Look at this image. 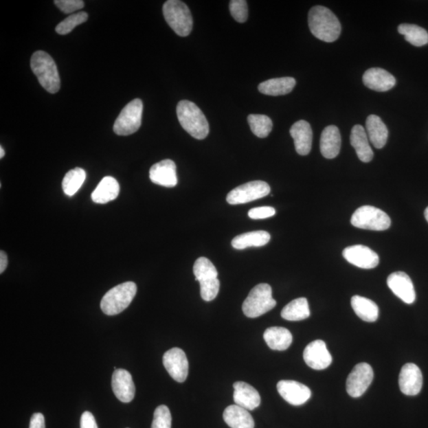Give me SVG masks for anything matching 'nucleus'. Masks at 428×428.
<instances>
[{"label": "nucleus", "mask_w": 428, "mask_h": 428, "mask_svg": "<svg viewBox=\"0 0 428 428\" xmlns=\"http://www.w3.org/2000/svg\"><path fill=\"white\" fill-rule=\"evenodd\" d=\"M369 140L376 148H383L388 140V128L377 115H370L365 122Z\"/></svg>", "instance_id": "27"}, {"label": "nucleus", "mask_w": 428, "mask_h": 428, "mask_svg": "<svg viewBox=\"0 0 428 428\" xmlns=\"http://www.w3.org/2000/svg\"><path fill=\"white\" fill-rule=\"evenodd\" d=\"M399 386L402 393L407 396L420 394L423 386V375L416 364L407 363L403 365L399 375Z\"/></svg>", "instance_id": "17"}, {"label": "nucleus", "mask_w": 428, "mask_h": 428, "mask_svg": "<svg viewBox=\"0 0 428 428\" xmlns=\"http://www.w3.org/2000/svg\"><path fill=\"white\" fill-rule=\"evenodd\" d=\"M290 133L299 155L306 156L311 153L313 143V131L311 124L305 120L298 121L293 124Z\"/></svg>", "instance_id": "21"}, {"label": "nucleus", "mask_w": 428, "mask_h": 428, "mask_svg": "<svg viewBox=\"0 0 428 428\" xmlns=\"http://www.w3.org/2000/svg\"><path fill=\"white\" fill-rule=\"evenodd\" d=\"M363 81L368 89L379 92L388 91L396 85L395 77L381 68H372L365 71Z\"/></svg>", "instance_id": "20"}, {"label": "nucleus", "mask_w": 428, "mask_h": 428, "mask_svg": "<svg viewBox=\"0 0 428 428\" xmlns=\"http://www.w3.org/2000/svg\"><path fill=\"white\" fill-rule=\"evenodd\" d=\"M31 69L37 76L40 85L51 94H56L60 89V79L58 67L52 56L44 51H37L30 60Z\"/></svg>", "instance_id": "3"}, {"label": "nucleus", "mask_w": 428, "mask_h": 428, "mask_svg": "<svg viewBox=\"0 0 428 428\" xmlns=\"http://www.w3.org/2000/svg\"><path fill=\"white\" fill-rule=\"evenodd\" d=\"M194 275L199 282L201 296L205 302H211L218 296L220 290L218 272L207 258L200 257L195 261Z\"/></svg>", "instance_id": "5"}, {"label": "nucleus", "mask_w": 428, "mask_h": 428, "mask_svg": "<svg viewBox=\"0 0 428 428\" xmlns=\"http://www.w3.org/2000/svg\"><path fill=\"white\" fill-rule=\"evenodd\" d=\"M54 3L65 14L74 13L85 7V2L82 0H56Z\"/></svg>", "instance_id": "39"}, {"label": "nucleus", "mask_w": 428, "mask_h": 428, "mask_svg": "<svg viewBox=\"0 0 428 428\" xmlns=\"http://www.w3.org/2000/svg\"><path fill=\"white\" fill-rule=\"evenodd\" d=\"M303 358L309 368L317 370L328 368L333 362L326 343L319 339L308 345L304 350Z\"/></svg>", "instance_id": "13"}, {"label": "nucleus", "mask_w": 428, "mask_h": 428, "mask_svg": "<svg viewBox=\"0 0 428 428\" xmlns=\"http://www.w3.org/2000/svg\"><path fill=\"white\" fill-rule=\"evenodd\" d=\"M295 79L292 77H282L262 82L258 89L262 94L278 96L289 94L295 89Z\"/></svg>", "instance_id": "28"}, {"label": "nucleus", "mask_w": 428, "mask_h": 428, "mask_svg": "<svg viewBox=\"0 0 428 428\" xmlns=\"http://www.w3.org/2000/svg\"><path fill=\"white\" fill-rule=\"evenodd\" d=\"M143 102L140 99H135L123 108L118 115L113 131L120 136H128L136 133L142 126Z\"/></svg>", "instance_id": "9"}, {"label": "nucleus", "mask_w": 428, "mask_h": 428, "mask_svg": "<svg viewBox=\"0 0 428 428\" xmlns=\"http://www.w3.org/2000/svg\"><path fill=\"white\" fill-rule=\"evenodd\" d=\"M5 156V151L3 148L1 146L0 147V158L3 159Z\"/></svg>", "instance_id": "44"}, {"label": "nucleus", "mask_w": 428, "mask_h": 428, "mask_svg": "<svg viewBox=\"0 0 428 428\" xmlns=\"http://www.w3.org/2000/svg\"><path fill=\"white\" fill-rule=\"evenodd\" d=\"M275 213V210L271 206H262L250 210L249 216L254 220L266 219L271 218Z\"/></svg>", "instance_id": "40"}, {"label": "nucleus", "mask_w": 428, "mask_h": 428, "mask_svg": "<svg viewBox=\"0 0 428 428\" xmlns=\"http://www.w3.org/2000/svg\"><path fill=\"white\" fill-rule=\"evenodd\" d=\"M271 192L270 185L266 182L252 181L239 185L227 196V202L231 205L245 204L266 197Z\"/></svg>", "instance_id": "10"}, {"label": "nucleus", "mask_w": 428, "mask_h": 428, "mask_svg": "<svg viewBox=\"0 0 428 428\" xmlns=\"http://www.w3.org/2000/svg\"><path fill=\"white\" fill-rule=\"evenodd\" d=\"M276 304V301L272 297L271 286L267 283H261L252 289L242 308L246 317L256 318L271 311Z\"/></svg>", "instance_id": "7"}, {"label": "nucleus", "mask_w": 428, "mask_h": 428, "mask_svg": "<svg viewBox=\"0 0 428 428\" xmlns=\"http://www.w3.org/2000/svg\"><path fill=\"white\" fill-rule=\"evenodd\" d=\"M112 389L116 398L123 403H130L135 396V385L132 375L124 369H117L112 376Z\"/></svg>", "instance_id": "18"}, {"label": "nucleus", "mask_w": 428, "mask_h": 428, "mask_svg": "<svg viewBox=\"0 0 428 428\" xmlns=\"http://www.w3.org/2000/svg\"><path fill=\"white\" fill-rule=\"evenodd\" d=\"M163 13L169 27L180 37H187L192 32V14L183 2L179 0H168L164 4Z\"/></svg>", "instance_id": "6"}, {"label": "nucleus", "mask_w": 428, "mask_h": 428, "mask_svg": "<svg viewBox=\"0 0 428 428\" xmlns=\"http://www.w3.org/2000/svg\"><path fill=\"white\" fill-rule=\"evenodd\" d=\"M425 218L428 223V206L427 207V209L425 211Z\"/></svg>", "instance_id": "45"}, {"label": "nucleus", "mask_w": 428, "mask_h": 428, "mask_svg": "<svg viewBox=\"0 0 428 428\" xmlns=\"http://www.w3.org/2000/svg\"><path fill=\"white\" fill-rule=\"evenodd\" d=\"M252 133L260 138H265L271 133L273 123L269 117L262 115H250L247 117Z\"/></svg>", "instance_id": "35"}, {"label": "nucleus", "mask_w": 428, "mask_h": 428, "mask_svg": "<svg viewBox=\"0 0 428 428\" xmlns=\"http://www.w3.org/2000/svg\"><path fill=\"white\" fill-rule=\"evenodd\" d=\"M281 316L290 322L303 321L311 316L308 302L305 297L297 298L283 308Z\"/></svg>", "instance_id": "32"}, {"label": "nucleus", "mask_w": 428, "mask_h": 428, "mask_svg": "<svg viewBox=\"0 0 428 428\" xmlns=\"http://www.w3.org/2000/svg\"><path fill=\"white\" fill-rule=\"evenodd\" d=\"M234 398L236 405L249 411L254 410L260 406V395L254 386L244 381H236L234 385Z\"/></svg>", "instance_id": "22"}, {"label": "nucleus", "mask_w": 428, "mask_h": 428, "mask_svg": "<svg viewBox=\"0 0 428 428\" xmlns=\"http://www.w3.org/2000/svg\"><path fill=\"white\" fill-rule=\"evenodd\" d=\"M163 363L168 374L178 383H182L187 380L189 371V363L182 349L174 348L164 354Z\"/></svg>", "instance_id": "12"}, {"label": "nucleus", "mask_w": 428, "mask_h": 428, "mask_svg": "<svg viewBox=\"0 0 428 428\" xmlns=\"http://www.w3.org/2000/svg\"><path fill=\"white\" fill-rule=\"evenodd\" d=\"M321 153L326 159L336 158L341 148V135L336 126H328L324 128L322 133Z\"/></svg>", "instance_id": "23"}, {"label": "nucleus", "mask_w": 428, "mask_h": 428, "mask_svg": "<svg viewBox=\"0 0 428 428\" xmlns=\"http://www.w3.org/2000/svg\"><path fill=\"white\" fill-rule=\"evenodd\" d=\"M398 32L405 36L408 43L416 47H421L428 43V33L424 28L414 24H401Z\"/></svg>", "instance_id": "33"}, {"label": "nucleus", "mask_w": 428, "mask_h": 428, "mask_svg": "<svg viewBox=\"0 0 428 428\" xmlns=\"http://www.w3.org/2000/svg\"><path fill=\"white\" fill-rule=\"evenodd\" d=\"M120 192V185L117 180L111 177H106L92 192L91 199L95 203L106 204L116 199Z\"/></svg>", "instance_id": "25"}, {"label": "nucleus", "mask_w": 428, "mask_h": 428, "mask_svg": "<svg viewBox=\"0 0 428 428\" xmlns=\"http://www.w3.org/2000/svg\"><path fill=\"white\" fill-rule=\"evenodd\" d=\"M271 240V235L266 231H254L241 234L232 240V245L237 250H243L251 247H262Z\"/></svg>", "instance_id": "31"}, {"label": "nucleus", "mask_w": 428, "mask_h": 428, "mask_svg": "<svg viewBox=\"0 0 428 428\" xmlns=\"http://www.w3.org/2000/svg\"><path fill=\"white\" fill-rule=\"evenodd\" d=\"M223 418L231 428L255 427L254 420L249 410L237 405L227 407L224 412Z\"/></svg>", "instance_id": "26"}, {"label": "nucleus", "mask_w": 428, "mask_h": 428, "mask_svg": "<svg viewBox=\"0 0 428 428\" xmlns=\"http://www.w3.org/2000/svg\"><path fill=\"white\" fill-rule=\"evenodd\" d=\"M8 265V256L3 251H0V273L3 274Z\"/></svg>", "instance_id": "43"}, {"label": "nucleus", "mask_w": 428, "mask_h": 428, "mask_svg": "<svg viewBox=\"0 0 428 428\" xmlns=\"http://www.w3.org/2000/svg\"><path fill=\"white\" fill-rule=\"evenodd\" d=\"M343 256L350 264L363 269H373L379 264V255L364 245L348 247L343 250Z\"/></svg>", "instance_id": "14"}, {"label": "nucleus", "mask_w": 428, "mask_h": 428, "mask_svg": "<svg viewBox=\"0 0 428 428\" xmlns=\"http://www.w3.org/2000/svg\"><path fill=\"white\" fill-rule=\"evenodd\" d=\"M149 178L157 185L165 188H174L178 183L177 165L172 159L155 164L149 171Z\"/></svg>", "instance_id": "16"}, {"label": "nucleus", "mask_w": 428, "mask_h": 428, "mask_svg": "<svg viewBox=\"0 0 428 428\" xmlns=\"http://www.w3.org/2000/svg\"><path fill=\"white\" fill-rule=\"evenodd\" d=\"M231 14L236 22L245 23L249 16V8L245 0H232L229 3Z\"/></svg>", "instance_id": "38"}, {"label": "nucleus", "mask_w": 428, "mask_h": 428, "mask_svg": "<svg viewBox=\"0 0 428 428\" xmlns=\"http://www.w3.org/2000/svg\"><path fill=\"white\" fill-rule=\"evenodd\" d=\"M308 27L312 34L324 43H333L341 33V24L331 10L313 7L308 13Z\"/></svg>", "instance_id": "1"}, {"label": "nucleus", "mask_w": 428, "mask_h": 428, "mask_svg": "<svg viewBox=\"0 0 428 428\" xmlns=\"http://www.w3.org/2000/svg\"><path fill=\"white\" fill-rule=\"evenodd\" d=\"M171 412L166 405H159L154 412L152 428H171Z\"/></svg>", "instance_id": "37"}, {"label": "nucleus", "mask_w": 428, "mask_h": 428, "mask_svg": "<svg viewBox=\"0 0 428 428\" xmlns=\"http://www.w3.org/2000/svg\"><path fill=\"white\" fill-rule=\"evenodd\" d=\"M264 339L267 346L275 350H285L290 348L293 341L291 333L282 327L267 328L264 334Z\"/></svg>", "instance_id": "29"}, {"label": "nucleus", "mask_w": 428, "mask_h": 428, "mask_svg": "<svg viewBox=\"0 0 428 428\" xmlns=\"http://www.w3.org/2000/svg\"><path fill=\"white\" fill-rule=\"evenodd\" d=\"M350 140L361 161L369 163L372 161L374 153L370 146L368 133L362 126L357 125L352 128Z\"/></svg>", "instance_id": "24"}, {"label": "nucleus", "mask_w": 428, "mask_h": 428, "mask_svg": "<svg viewBox=\"0 0 428 428\" xmlns=\"http://www.w3.org/2000/svg\"><path fill=\"white\" fill-rule=\"evenodd\" d=\"M282 398L292 405H302L311 398V390L308 386L292 380H282L277 385Z\"/></svg>", "instance_id": "15"}, {"label": "nucleus", "mask_w": 428, "mask_h": 428, "mask_svg": "<svg viewBox=\"0 0 428 428\" xmlns=\"http://www.w3.org/2000/svg\"><path fill=\"white\" fill-rule=\"evenodd\" d=\"M177 112L180 125L190 136L198 140H203L208 136L210 126L207 120L194 102L188 100L180 101Z\"/></svg>", "instance_id": "2"}, {"label": "nucleus", "mask_w": 428, "mask_h": 428, "mask_svg": "<svg viewBox=\"0 0 428 428\" xmlns=\"http://www.w3.org/2000/svg\"><path fill=\"white\" fill-rule=\"evenodd\" d=\"M137 291V285L133 282H124L112 288L102 299V311L108 316L117 315L131 305Z\"/></svg>", "instance_id": "4"}, {"label": "nucleus", "mask_w": 428, "mask_h": 428, "mask_svg": "<svg viewBox=\"0 0 428 428\" xmlns=\"http://www.w3.org/2000/svg\"><path fill=\"white\" fill-rule=\"evenodd\" d=\"M350 223L359 229L384 231L390 228L391 220L384 211L374 206L364 205L355 211Z\"/></svg>", "instance_id": "8"}, {"label": "nucleus", "mask_w": 428, "mask_h": 428, "mask_svg": "<svg viewBox=\"0 0 428 428\" xmlns=\"http://www.w3.org/2000/svg\"><path fill=\"white\" fill-rule=\"evenodd\" d=\"M87 175L84 169L76 168L65 174L62 188L66 195L74 196L84 184Z\"/></svg>", "instance_id": "34"}, {"label": "nucleus", "mask_w": 428, "mask_h": 428, "mask_svg": "<svg viewBox=\"0 0 428 428\" xmlns=\"http://www.w3.org/2000/svg\"><path fill=\"white\" fill-rule=\"evenodd\" d=\"M352 306L357 315L365 322H375L379 316L377 304L364 297L355 295L352 298Z\"/></svg>", "instance_id": "30"}, {"label": "nucleus", "mask_w": 428, "mask_h": 428, "mask_svg": "<svg viewBox=\"0 0 428 428\" xmlns=\"http://www.w3.org/2000/svg\"><path fill=\"white\" fill-rule=\"evenodd\" d=\"M87 19H89V14L84 12L71 14L56 25V32L60 35L68 34L71 32L77 25L85 23Z\"/></svg>", "instance_id": "36"}, {"label": "nucleus", "mask_w": 428, "mask_h": 428, "mask_svg": "<svg viewBox=\"0 0 428 428\" xmlns=\"http://www.w3.org/2000/svg\"><path fill=\"white\" fill-rule=\"evenodd\" d=\"M30 428H45V417L43 414H34L31 417L30 423Z\"/></svg>", "instance_id": "42"}, {"label": "nucleus", "mask_w": 428, "mask_h": 428, "mask_svg": "<svg viewBox=\"0 0 428 428\" xmlns=\"http://www.w3.org/2000/svg\"><path fill=\"white\" fill-rule=\"evenodd\" d=\"M80 428H98L95 416L90 412H85L82 414Z\"/></svg>", "instance_id": "41"}, {"label": "nucleus", "mask_w": 428, "mask_h": 428, "mask_svg": "<svg viewBox=\"0 0 428 428\" xmlns=\"http://www.w3.org/2000/svg\"><path fill=\"white\" fill-rule=\"evenodd\" d=\"M374 379V371L368 363H359L354 368L347 380V392L352 398L364 394Z\"/></svg>", "instance_id": "11"}, {"label": "nucleus", "mask_w": 428, "mask_h": 428, "mask_svg": "<svg viewBox=\"0 0 428 428\" xmlns=\"http://www.w3.org/2000/svg\"><path fill=\"white\" fill-rule=\"evenodd\" d=\"M387 285L396 297L406 304H412L416 300V292L410 277L405 272L398 271L387 278Z\"/></svg>", "instance_id": "19"}]
</instances>
